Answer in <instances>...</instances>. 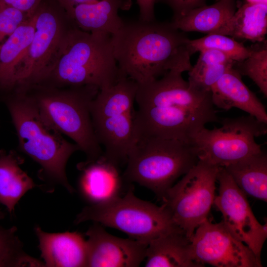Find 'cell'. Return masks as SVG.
<instances>
[{
	"instance_id": "cell-1",
	"label": "cell",
	"mask_w": 267,
	"mask_h": 267,
	"mask_svg": "<svg viewBox=\"0 0 267 267\" xmlns=\"http://www.w3.org/2000/svg\"><path fill=\"white\" fill-rule=\"evenodd\" d=\"M135 101V139L154 137L190 142L209 123L219 122L211 91L185 81L182 73L170 71L138 85Z\"/></svg>"
},
{
	"instance_id": "cell-2",
	"label": "cell",
	"mask_w": 267,
	"mask_h": 267,
	"mask_svg": "<svg viewBox=\"0 0 267 267\" xmlns=\"http://www.w3.org/2000/svg\"><path fill=\"white\" fill-rule=\"evenodd\" d=\"M111 39L120 75L137 84L192 67L190 39L171 22L124 21Z\"/></svg>"
},
{
	"instance_id": "cell-3",
	"label": "cell",
	"mask_w": 267,
	"mask_h": 267,
	"mask_svg": "<svg viewBox=\"0 0 267 267\" xmlns=\"http://www.w3.org/2000/svg\"><path fill=\"white\" fill-rule=\"evenodd\" d=\"M5 101L20 150L42 167L45 179L74 192L67 179L66 166L70 156L80 150L79 146L65 139L42 117L30 95L16 91Z\"/></svg>"
},
{
	"instance_id": "cell-4",
	"label": "cell",
	"mask_w": 267,
	"mask_h": 267,
	"mask_svg": "<svg viewBox=\"0 0 267 267\" xmlns=\"http://www.w3.org/2000/svg\"><path fill=\"white\" fill-rule=\"evenodd\" d=\"M120 77L111 36L76 27L69 33L44 82L51 81L49 87L54 88L89 86L100 90L114 85Z\"/></svg>"
},
{
	"instance_id": "cell-5",
	"label": "cell",
	"mask_w": 267,
	"mask_h": 267,
	"mask_svg": "<svg viewBox=\"0 0 267 267\" xmlns=\"http://www.w3.org/2000/svg\"><path fill=\"white\" fill-rule=\"evenodd\" d=\"M190 141L176 139L139 138L128 156L123 177L152 191L162 200L179 177L198 161Z\"/></svg>"
},
{
	"instance_id": "cell-6",
	"label": "cell",
	"mask_w": 267,
	"mask_h": 267,
	"mask_svg": "<svg viewBox=\"0 0 267 267\" xmlns=\"http://www.w3.org/2000/svg\"><path fill=\"white\" fill-rule=\"evenodd\" d=\"M30 95L42 117L62 134L72 139L93 160L103 151L95 134L91 104L99 89L93 86L71 87L60 90L48 87Z\"/></svg>"
},
{
	"instance_id": "cell-7",
	"label": "cell",
	"mask_w": 267,
	"mask_h": 267,
	"mask_svg": "<svg viewBox=\"0 0 267 267\" xmlns=\"http://www.w3.org/2000/svg\"><path fill=\"white\" fill-rule=\"evenodd\" d=\"M89 221L119 230L130 238L148 245L155 239L180 229L164 204L158 206L141 200L130 187L123 196L86 206L77 215L75 223Z\"/></svg>"
},
{
	"instance_id": "cell-8",
	"label": "cell",
	"mask_w": 267,
	"mask_h": 267,
	"mask_svg": "<svg viewBox=\"0 0 267 267\" xmlns=\"http://www.w3.org/2000/svg\"><path fill=\"white\" fill-rule=\"evenodd\" d=\"M56 2L44 0L33 15L35 31L28 50L16 76V90L42 83L54 66L70 31L61 13L64 9Z\"/></svg>"
},
{
	"instance_id": "cell-9",
	"label": "cell",
	"mask_w": 267,
	"mask_h": 267,
	"mask_svg": "<svg viewBox=\"0 0 267 267\" xmlns=\"http://www.w3.org/2000/svg\"><path fill=\"white\" fill-rule=\"evenodd\" d=\"M219 122L220 127H205L192 137L199 160L224 167L262 150L255 138L267 133V124L249 115Z\"/></svg>"
},
{
	"instance_id": "cell-10",
	"label": "cell",
	"mask_w": 267,
	"mask_h": 267,
	"mask_svg": "<svg viewBox=\"0 0 267 267\" xmlns=\"http://www.w3.org/2000/svg\"><path fill=\"white\" fill-rule=\"evenodd\" d=\"M219 168L199 160L161 200L174 223L190 240L197 227L208 218L216 196Z\"/></svg>"
},
{
	"instance_id": "cell-11",
	"label": "cell",
	"mask_w": 267,
	"mask_h": 267,
	"mask_svg": "<svg viewBox=\"0 0 267 267\" xmlns=\"http://www.w3.org/2000/svg\"><path fill=\"white\" fill-rule=\"evenodd\" d=\"M219 194L214 204L222 214V222L229 231L247 245L261 260V254L267 237V226L254 216L246 195L235 184L224 167H219L217 177Z\"/></svg>"
},
{
	"instance_id": "cell-12",
	"label": "cell",
	"mask_w": 267,
	"mask_h": 267,
	"mask_svg": "<svg viewBox=\"0 0 267 267\" xmlns=\"http://www.w3.org/2000/svg\"><path fill=\"white\" fill-rule=\"evenodd\" d=\"M191 241L193 259L204 267H261V261L238 240L223 222L213 223L208 218L196 229Z\"/></svg>"
},
{
	"instance_id": "cell-13",
	"label": "cell",
	"mask_w": 267,
	"mask_h": 267,
	"mask_svg": "<svg viewBox=\"0 0 267 267\" xmlns=\"http://www.w3.org/2000/svg\"><path fill=\"white\" fill-rule=\"evenodd\" d=\"M87 267H137L145 259L148 244L107 232L94 222L86 233Z\"/></svg>"
},
{
	"instance_id": "cell-14",
	"label": "cell",
	"mask_w": 267,
	"mask_h": 267,
	"mask_svg": "<svg viewBox=\"0 0 267 267\" xmlns=\"http://www.w3.org/2000/svg\"><path fill=\"white\" fill-rule=\"evenodd\" d=\"M58 0L78 28L89 33L110 36L123 23L119 11L128 10L132 5V0H94L80 3L68 0Z\"/></svg>"
},
{
	"instance_id": "cell-15",
	"label": "cell",
	"mask_w": 267,
	"mask_h": 267,
	"mask_svg": "<svg viewBox=\"0 0 267 267\" xmlns=\"http://www.w3.org/2000/svg\"><path fill=\"white\" fill-rule=\"evenodd\" d=\"M81 171L79 189L82 196L90 204H99L121 196L125 182L119 166L102 154L93 160L77 165Z\"/></svg>"
},
{
	"instance_id": "cell-16",
	"label": "cell",
	"mask_w": 267,
	"mask_h": 267,
	"mask_svg": "<svg viewBox=\"0 0 267 267\" xmlns=\"http://www.w3.org/2000/svg\"><path fill=\"white\" fill-rule=\"evenodd\" d=\"M134 112L92 119L103 156L118 166L126 163L135 141Z\"/></svg>"
},
{
	"instance_id": "cell-17",
	"label": "cell",
	"mask_w": 267,
	"mask_h": 267,
	"mask_svg": "<svg viewBox=\"0 0 267 267\" xmlns=\"http://www.w3.org/2000/svg\"><path fill=\"white\" fill-rule=\"evenodd\" d=\"M34 230L45 267H87V242L81 233H48L38 226Z\"/></svg>"
},
{
	"instance_id": "cell-18",
	"label": "cell",
	"mask_w": 267,
	"mask_h": 267,
	"mask_svg": "<svg viewBox=\"0 0 267 267\" xmlns=\"http://www.w3.org/2000/svg\"><path fill=\"white\" fill-rule=\"evenodd\" d=\"M241 76L233 67L213 85L211 89L213 105L224 110L239 109L267 124L264 105L243 83Z\"/></svg>"
},
{
	"instance_id": "cell-19",
	"label": "cell",
	"mask_w": 267,
	"mask_h": 267,
	"mask_svg": "<svg viewBox=\"0 0 267 267\" xmlns=\"http://www.w3.org/2000/svg\"><path fill=\"white\" fill-rule=\"evenodd\" d=\"M146 267H203L194 259L191 241L178 229L149 242L146 252Z\"/></svg>"
},
{
	"instance_id": "cell-20",
	"label": "cell",
	"mask_w": 267,
	"mask_h": 267,
	"mask_svg": "<svg viewBox=\"0 0 267 267\" xmlns=\"http://www.w3.org/2000/svg\"><path fill=\"white\" fill-rule=\"evenodd\" d=\"M35 31L33 15L0 44V90L8 92L15 89L16 76Z\"/></svg>"
},
{
	"instance_id": "cell-21",
	"label": "cell",
	"mask_w": 267,
	"mask_h": 267,
	"mask_svg": "<svg viewBox=\"0 0 267 267\" xmlns=\"http://www.w3.org/2000/svg\"><path fill=\"white\" fill-rule=\"evenodd\" d=\"M267 33V3L237 2L232 17L211 34H219L233 38L261 43Z\"/></svg>"
},
{
	"instance_id": "cell-22",
	"label": "cell",
	"mask_w": 267,
	"mask_h": 267,
	"mask_svg": "<svg viewBox=\"0 0 267 267\" xmlns=\"http://www.w3.org/2000/svg\"><path fill=\"white\" fill-rule=\"evenodd\" d=\"M23 161L13 151L0 150V203L9 213L14 210L22 197L36 185L21 168Z\"/></svg>"
},
{
	"instance_id": "cell-23",
	"label": "cell",
	"mask_w": 267,
	"mask_h": 267,
	"mask_svg": "<svg viewBox=\"0 0 267 267\" xmlns=\"http://www.w3.org/2000/svg\"><path fill=\"white\" fill-rule=\"evenodd\" d=\"M235 0H219L192 9L185 14L173 18L171 22L176 28L183 32L211 34L224 24L236 9Z\"/></svg>"
},
{
	"instance_id": "cell-24",
	"label": "cell",
	"mask_w": 267,
	"mask_h": 267,
	"mask_svg": "<svg viewBox=\"0 0 267 267\" xmlns=\"http://www.w3.org/2000/svg\"><path fill=\"white\" fill-rule=\"evenodd\" d=\"M224 168L246 196L267 201V155L264 151Z\"/></svg>"
},
{
	"instance_id": "cell-25",
	"label": "cell",
	"mask_w": 267,
	"mask_h": 267,
	"mask_svg": "<svg viewBox=\"0 0 267 267\" xmlns=\"http://www.w3.org/2000/svg\"><path fill=\"white\" fill-rule=\"evenodd\" d=\"M137 88V82L121 76L114 85L99 90L91 102L92 119L134 112Z\"/></svg>"
},
{
	"instance_id": "cell-26",
	"label": "cell",
	"mask_w": 267,
	"mask_h": 267,
	"mask_svg": "<svg viewBox=\"0 0 267 267\" xmlns=\"http://www.w3.org/2000/svg\"><path fill=\"white\" fill-rule=\"evenodd\" d=\"M235 61L223 53L215 49L200 51L196 63L188 72V82L205 91H211V87L229 69Z\"/></svg>"
},
{
	"instance_id": "cell-27",
	"label": "cell",
	"mask_w": 267,
	"mask_h": 267,
	"mask_svg": "<svg viewBox=\"0 0 267 267\" xmlns=\"http://www.w3.org/2000/svg\"><path fill=\"white\" fill-rule=\"evenodd\" d=\"M16 231L15 226H0V267H45L44 262L25 252Z\"/></svg>"
},
{
	"instance_id": "cell-28",
	"label": "cell",
	"mask_w": 267,
	"mask_h": 267,
	"mask_svg": "<svg viewBox=\"0 0 267 267\" xmlns=\"http://www.w3.org/2000/svg\"><path fill=\"white\" fill-rule=\"evenodd\" d=\"M189 44L193 54L206 49L221 51L236 62L246 59L250 55V47H245L229 36L219 34H209L195 40H190Z\"/></svg>"
},
{
	"instance_id": "cell-29",
	"label": "cell",
	"mask_w": 267,
	"mask_h": 267,
	"mask_svg": "<svg viewBox=\"0 0 267 267\" xmlns=\"http://www.w3.org/2000/svg\"><path fill=\"white\" fill-rule=\"evenodd\" d=\"M261 46L251 47L246 59L236 62L233 68L241 76H246L256 84L260 91L267 96V46L266 41Z\"/></svg>"
},
{
	"instance_id": "cell-30",
	"label": "cell",
	"mask_w": 267,
	"mask_h": 267,
	"mask_svg": "<svg viewBox=\"0 0 267 267\" xmlns=\"http://www.w3.org/2000/svg\"><path fill=\"white\" fill-rule=\"evenodd\" d=\"M30 17L13 7L0 3V44Z\"/></svg>"
},
{
	"instance_id": "cell-31",
	"label": "cell",
	"mask_w": 267,
	"mask_h": 267,
	"mask_svg": "<svg viewBox=\"0 0 267 267\" xmlns=\"http://www.w3.org/2000/svg\"><path fill=\"white\" fill-rule=\"evenodd\" d=\"M168 5L174 13L173 18L181 16L190 10L206 4V0H158Z\"/></svg>"
},
{
	"instance_id": "cell-32",
	"label": "cell",
	"mask_w": 267,
	"mask_h": 267,
	"mask_svg": "<svg viewBox=\"0 0 267 267\" xmlns=\"http://www.w3.org/2000/svg\"><path fill=\"white\" fill-rule=\"evenodd\" d=\"M44 0H0V3L13 7L31 16Z\"/></svg>"
},
{
	"instance_id": "cell-33",
	"label": "cell",
	"mask_w": 267,
	"mask_h": 267,
	"mask_svg": "<svg viewBox=\"0 0 267 267\" xmlns=\"http://www.w3.org/2000/svg\"><path fill=\"white\" fill-rule=\"evenodd\" d=\"M139 9V19L145 21L155 20L154 6L158 0H136Z\"/></svg>"
},
{
	"instance_id": "cell-34",
	"label": "cell",
	"mask_w": 267,
	"mask_h": 267,
	"mask_svg": "<svg viewBox=\"0 0 267 267\" xmlns=\"http://www.w3.org/2000/svg\"><path fill=\"white\" fill-rule=\"evenodd\" d=\"M219 0H216L218 1ZM246 2L252 3H267V0H245Z\"/></svg>"
},
{
	"instance_id": "cell-35",
	"label": "cell",
	"mask_w": 267,
	"mask_h": 267,
	"mask_svg": "<svg viewBox=\"0 0 267 267\" xmlns=\"http://www.w3.org/2000/svg\"><path fill=\"white\" fill-rule=\"evenodd\" d=\"M70 1H71L74 3H85V2H88L91 1H93L94 0H68Z\"/></svg>"
},
{
	"instance_id": "cell-36",
	"label": "cell",
	"mask_w": 267,
	"mask_h": 267,
	"mask_svg": "<svg viewBox=\"0 0 267 267\" xmlns=\"http://www.w3.org/2000/svg\"><path fill=\"white\" fill-rule=\"evenodd\" d=\"M4 217V213L0 210V221L3 219Z\"/></svg>"
}]
</instances>
